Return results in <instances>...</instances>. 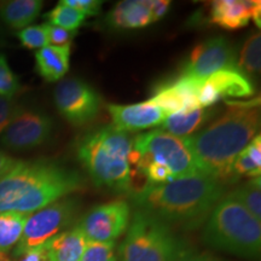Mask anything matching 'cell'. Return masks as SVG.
Returning a JSON list of instances; mask_svg holds the SVG:
<instances>
[{
    "label": "cell",
    "mask_w": 261,
    "mask_h": 261,
    "mask_svg": "<svg viewBox=\"0 0 261 261\" xmlns=\"http://www.w3.org/2000/svg\"><path fill=\"white\" fill-rule=\"evenodd\" d=\"M228 109L200 132L182 138L200 169L221 182L233 181L232 165L260 128V98L227 100Z\"/></svg>",
    "instance_id": "obj_1"
},
{
    "label": "cell",
    "mask_w": 261,
    "mask_h": 261,
    "mask_svg": "<svg viewBox=\"0 0 261 261\" xmlns=\"http://www.w3.org/2000/svg\"><path fill=\"white\" fill-rule=\"evenodd\" d=\"M224 195V182L205 173H197L165 184L146 185L132 194V201L137 210L169 227L195 230L204 224Z\"/></svg>",
    "instance_id": "obj_2"
},
{
    "label": "cell",
    "mask_w": 261,
    "mask_h": 261,
    "mask_svg": "<svg viewBox=\"0 0 261 261\" xmlns=\"http://www.w3.org/2000/svg\"><path fill=\"white\" fill-rule=\"evenodd\" d=\"M83 187V175L58 162L50 160L17 162L0 179V213L32 214Z\"/></svg>",
    "instance_id": "obj_3"
},
{
    "label": "cell",
    "mask_w": 261,
    "mask_h": 261,
    "mask_svg": "<svg viewBox=\"0 0 261 261\" xmlns=\"http://www.w3.org/2000/svg\"><path fill=\"white\" fill-rule=\"evenodd\" d=\"M133 139L128 133L106 126L86 133L77 143V159L99 188L130 192V152Z\"/></svg>",
    "instance_id": "obj_4"
},
{
    "label": "cell",
    "mask_w": 261,
    "mask_h": 261,
    "mask_svg": "<svg viewBox=\"0 0 261 261\" xmlns=\"http://www.w3.org/2000/svg\"><path fill=\"white\" fill-rule=\"evenodd\" d=\"M203 225L202 238L207 246L247 260H260L261 221L231 192L218 201Z\"/></svg>",
    "instance_id": "obj_5"
},
{
    "label": "cell",
    "mask_w": 261,
    "mask_h": 261,
    "mask_svg": "<svg viewBox=\"0 0 261 261\" xmlns=\"http://www.w3.org/2000/svg\"><path fill=\"white\" fill-rule=\"evenodd\" d=\"M182 241L173 228L142 211H136L126 237L117 249L120 261H172Z\"/></svg>",
    "instance_id": "obj_6"
},
{
    "label": "cell",
    "mask_w": 261,
    "mask_h": 261,
    "mask_svg": "<svg viewBox=\"0 0 261 261\" xmlns=\"http://www.w3.org/2000/svg\"><path fill=\"white\" fill-rule=\"evenodd\" d=\"M156 162L165 166L178 179L197 174V168L182 138H178L162 129L140 133L133 139L130 163L133 167Z\"/></svg>",
    "instance_id": "obj_7"
},
{
    "label": "cell",
    "mask_w": 261,
    "mask_h": 261,
    "mask_svg": "<svg viewBox=\"0 0 261 261\" xmlns=\"http://www.w3.org/2000/svg\"><path fill=\"white\" fill-rule=\"evenodd\" d=\"M79 210V200L67 196L32 213L24 225L17 246L15 247L14 256L17 259L28 250L44 246L51 238L63 232L73 224Z\"/></svg>",
    "instance_id": "obj_8"
},
{
    "label": "cell",
    "mask_w": 261,
    "mask_h": 261,
    "mask_svg": "<svg viewBox=\"0 0 261 261\" xmlns=\"http://www.w3.org/2000/svg\"><path fill=\"white\" fill-rule=\"evenodd\" d=\"M55 104L70 125L81 127L96 119L102 107V98L91 85L70 77L55 89Z\"/></svg>",
    "instance_id": "obj_9"
},
{
    "label": "cell",
    "mask_w": 261,
    "mask_h": 261,
    "mask_svg": "<svg viewBox=\"0 0 261 261\" xmlns=\"http://www.w3.org/2000/svg\"><path fill=\"white\" fill-rule=\"evenodd\" d=\"M130 221L128 202L117 200L96 205L84 214L76 226L90 242H115Z\"/></svg>",
    "instance_id": "obj_10"
},
{
    "label": "cell",
    "mask_w": 261,
    "mask_h": 261,
    "mask_svg": "<svg viewBox=\"0 0 261 261\" xmlns=\"http://www.w3.org/2000/svg\"><path fill=\"white\" fill-rule=\"evenodd\" d=\"M236 62L230 41L225 37H214L196 45L182 65L180 75L203 81L219 70L237 68Z\"/></svg>",
    "instance_id": "obj_11"
},
{
    "label": "cell",
    "mask_w": 261,
    "mask_h": 261,
    "mask_svg": "<svg viewBox=\"0 0 261 261\" xmlns=\"http://www.w3.org/2000/svg\"><path fill=\"white\" fill-rule=\"evenodd\" d=\"M54 130V122L46 114L18 112L0 137L2 144L14 151H25L46 143Z\"/></svg>",
    "instance_id": "obj_12"
},
{
    "label": "cell",
    "mask_w": 261,
    "mask_h": 261,
    "mask_svg": "<svg viewBox=\"0 0 261 261\" xmlns=\"http://www.w3.org/2000/svg\"><path fill=\"white\" fill-rule=\"evenodd\" d=\"M255 92L254 85L237 68H228L212 74L203 80L198 92L201 108H211L225 98H248Z\"/></svg>",
    "instance_id": "obj_13"
},
{
    "label": "cell",
    "mask_w": 261,
    "mask_h": 261,
    "mask_svg": "<svg viewBox=\"0 0 261 261\" xmlns=\"http://www.w3.org/2000/svg\"><path fill=\"white\" fill-rule=\"evenodd\" d=\"M202 83V80L180 75L177 79L159 84L148 102L161 108L167 115L198 109L201 108L198 92Z\"/></svg>",
    "instance_id": "obj_14"
},
{
    "label": "cell",
    "mask_w": 261,
    "mask_h": 261,
    "mask_svg": "<svg viewBox=\"0 0 261 261\" xmlns=\"http://www.w3.org/2000/svg\"><path fill=\"white\" fill-rule=\"evenodd\" d=\"M107 108L113 119L114 128L125 133L160 126L167 116L161 108L149 103L148 100L128 106L109 104Z\"/></svg>",
    "instance_id": "obj_15"
},
{
    "label": "cell",
    "mask_w": 261,
    "mask_h": 261,
    "mask_svg": "<svg viewBox=\"0 0 261 261\" xmlns=\"http://www.w3.org/2000/svg\"><path fill=\"white\" fill-rule=\"evenodd\" d=\"M108 24L115 29H139L151 24L150 0H125L117 3L107 16Z\"/></svg>",
    "instance_id": "obj_16"
},
{
    "label": "cell",
    "mask_w": 261,
    "mask_h": 261,
    "mask_svg": "<svg viewBox=\"0 0 261 261\" xmlns=\"http://www.w3.org/2000/svg\"><path fill=\"white\" fill-rule=\"evenodd\" d=\"M86 244V237L75 225L51 238L45 244L47 261H79Z\"/></svg>",
    "instance_id": "obj_17"
},
{
    "label": "cell",
    "mask_w": 261,
    "mask_h": 261,
    "mask_svg": "<svg viewBox=\"0 0 261 261\" xmlns=\"http://www.w3.org/2000/svg\"><path fill=\"white\" fill-rule=\"evenodd\" d=\"M37 70L47 83L61 80L69 70L70 45L65 46H47L35 52Z\"/></svg>",
    "instance_id": "obj_18"
},
{
    "label": "cell",
    "mask_w": 261,
    "mask_h": 261,
    "mask_svg": "<svg viewBox=\"0 0 261 261\" xmlns=\"http://www.w3.org/2000/svg\"><path fill=\"white\" fill-rule=\"evenodd\" d=\"M210 22L226 31L247 27L250 21L247 0H218L211 5Z\"/></svg>",
    "instance_id": "obj_19"
},
{
    "label": "cell",
    "mask_w": 261,
    "mask_h": 261,
    "mask_svg": "<svg viewBox=\"0 0 261 261\" xmlns=\"http://www.w3.org/2000/svg\"><path fill=\"white\" fill-rule=\"evenodd\" d=\"M217 114L215 109H198L190 110V112H181L169 114L162 122V128L169 135L185 138L194 135L197 129H200L205 122H208Z\"/></svg>",
    "instance_id": "obj_20"
},
{
    "label": "cell",
    "mask_w": 261,
    "mask_h": 261,
    "mask_svg": "<svg viewBox=\"0 0 261 261\" xmlns=\"http://www.w3.org/2000/svg\"><path fill=\"white\" fill-rule=\"evenodd\" d=\"M41 9V0H10L0 3V17L10 27L23 29L37 19Z\"/></svg>",
    "instance_id": "obj_21"
},
{
    "label": "cell",
    "mask_w": 261,
    "mask_h": 261,
    "mask_svg": "<svg viewBox=\"0 0 261 261\" xmlns=\"http://www.w3.org/2000/svg\"><path fill=\"white\" fill-rule=\"evenodd\" d=\"M29 215L19 212L0 213V254H6L17 246Z\"/></svg>",
    "instance_id": "obj_22"
},
{
    "label": "cell",
    "mask_w": 261,
    "mask_h": 261,
    "mask_svg": "<svg viewBox=\"0 0 261 261\" xmlns=\"http://www.w3.org/2000/svg\"><path fill=\"white\" fill-rule=\"evenodd\" d=\"M237 69L244 74L259 73L261 68V35L252 32L241 48L236 62Z\"/></svg>",
    "instance_id": "obj_23"
},
{
    "label": "cell",
    "mask_w": 261,
    "mask_h": 261,
    "mask_svg": "<svg viewBox=\"0 0 261 261\" xmlns=\"http://www.w3.org/2000/svg\"><path fill=\"white\" fill-rule=\"evenodd\" d=\"M236 200L243 205L256 220L261 221V180L253 178L242 187L231 191Z\"/></svg>",
    "instance_id": "obj_24"
},
{
    "label": "cell",
    "mask_w": 261,
    "mask_h": 261,
    "mask_svg": "<svg viewBox=\"0 0 261 261\" xmlns=\"http://www.w3.org/2000/svg\"><path fill=\"white\" fill-rule=\"evenodd\" d=\"M84 14L75 10L70 6L65 5L63 2L58 3L55 9L45 15V18L48 21V24L56 25V27L68 29V31H76L85 21Z\"/></svg>",
    "instance_id": "obj_25"
},
{
    "label": "cell",
    "mask_w": 261,
    "mask_h": 261,
    "mask_svg": "<svg viewBox=\"0 0 261 261\" xmlns=\"http://www.w3.org/2000/svg\"><path fill=\"white\" fill-rule=\"evenodd\" d=\"M79 261H117L115 242H90L87 241Z\"/></svg>",
    "instance_id": "obj_26"
},
{
    "label": "cell",
    "mask_w": 261,
    "mask_h": 261,
    "mask_svg": "<svg viewBox=\"0 0 261 261\" xmlns=\"http://www.w3.org/2000/svg\"><path fill=\"white\" fill-rule=\"evenodd\" d=\"M17 38L21 41L22 46L29 50H40L48 45L46 23L41 25H29L21 29L17 33Z\"/></svg>",
    "instance_id": "obj_27"
},
{
    "label": "cell",
    "mask_w": 261,
    "mask_h": 261,
    "mask_svg": "<svg viewBox=\"0 0 261 261\" xmlns=\"http://www.w3.org/2000/svg\"><path fill=\"white\" fill-rule=\"evenodd\" d=\"M21 89L18 77L10 69L8 60L0 54V96L11 98Z\"/></svg>",
    "instance_id": "obj_28"
},
{
    "label": "cell",
    "mask_w": 261,
    "mask_h": 261,
    "mask_svg": "<svg viewBox=\"0 0 261 261\" xmlns=\"http://www.w3.org/2000/svg\"><path fill=\"white\" fill-rule=\"evenodd\" d=\"M261 167L256 166L252 160L249 159L244 150L237 156L232 165V179L236 181L240 177H249V178H259L261 173Z\"/></svg>",
    "instance_id": "obj_29"
},
{
    "label": "cell",
    "mask_w": 261,
    "mask_h": 261,
    "mask_svg": "<svg viewBox=\"0 0 261 261\" xmlns=\"http://www.w3.org/2000/svg\"><path fill=\"white\" fill-rule=\"evenodd\" d=\"M47 28V39L48 42L52 44V46H65L70 45L73 39L76 37L77 31H68L56 25H52L46 23Z\"/></svg>",
    "instance_id": "obj_30"
},
{
    "label": "cell",
    "mask_w": 261,
    "mask_h": 261,
    "mask_svg": "<svg viewBox=\"0 0 261 261\" xmlns=\"http://www.w3.org/2000/svg\"><path fill=\"white\" fill-rule=\"evenodd\" d=\"M63 3L85 16H97L102 9V2L99 0H64Z\"/></svg>",
    "instance_id": "obj_31"
},
{
    "label": "cell",
    "mask_w": 261,
    "mask_h": 261,
    "mask_svg": "<svg viewBox=\"0 0 261 261\" xmlns=\"http://www.w3.org/2000/svg\"><path fill=\"white\" fill-rule=\"evenodd\" d=\"M17 113V108L11 98L0 96V136Z\"/></svg>",
    "instance_id": "obj_32"
},
{
    "label": "cell",
    "mask_w": 261,
    "mask_h": 261,
    "mask_svg": "<svg viewBox=\"0 0 261 261\" xmlns=\"http://www.w3.org/2000/svg\"><path fill=\"white\" fill-rule=\"evenodd\" d=\"M198 256H200V253L197 252V249L182 241L172 261H198Z\"/></svg>",
    "instance_id": "obj_33"
},
{
    "label": "cell",
    "mask_w": 261,
    "mask_h": 261,
    "mask_svg": "<svg viewBox=\"0 0 261 261\" xmlns=\"http://www.w3.org/2000/svg\"><path fill=\"white\" fill-rule=\"evenodd\" d=\"M244 152L249 156V159L255 163L256 166L261 167V137L260 133L254 137V138L250 140V143L246 146L244 149Z\"/></svg>",
    "instance_id": "obj_34"
},
{
    "label": "cell",
    "mask_w": 261,
    "mask_h": 261,
    "mask_svg": "<svg viewBox=\"0 0 261 261\" xmlns=\"http://www.w3.org/2000/svg\"><path fill=\"white\" fill-rule=\"evenodd\" d=\"M171 8V2L168 0H150V11H151L152 21H160L163 18Z\"/></svg>",
    "instance_id": "obj_35"
},
{
    "label": "cell",
    "mask_w": 261,
    "mask_h": 261,
    "mask_svg": "<svg viewBox=\"0 0 261 261\" xmlns=\"http://www.w3.org/2000/svg\"><path fill=\"white\" fill-rule=\"evenodd\" d=\"M17 261H47L46 255V247L40 246L34 248V249L28 250L27 253L22 254L17 257Z\"/></svg>",
    "instance_id": "obj_36"
},
{
    "label": "cell",
    "mask_w": 261,
    "mask_h": 261,
    "mask_svg": "<svg viewBox=\"0 0 261 261\" xmlns=\"http://www.w3.org/2000/svg\"><path fill=\"white\" fill-rule=\"evenodd\" d=\"M17 162L18 161H16L14 158H11V156L6 154V152L0 151V179L4 178L5 175L15 167Z\"/></svg>",
    "instance_id": "obj_37"
},
{
    "label": "cell",
    "mask_w": 261,
    "mask_h": 261,
    "mask_svg": "<svg viewBox=\"0 0 261 261\" xmlns=\"http://www.w3.org/2000/svg\"><path fill=\"white\" fill-rule=\"evenodd\" d=\"M248 6H249L250 18L254 19L257 28L261 25V2L259 0H248Z\"/></svg>",
    "instance_id": "obj_38"
},
{
    "label": "cell",
    "mask_w": 261,
    "mask_h": 261,
    "mask_svg": "<svg viewBox=\"0 0 261 261\" xmlns=\"http://www.w3.org/2000/svg\"><path fill=\"white\" fill-rule=\"evenodd\" d=\"M198 261H226V260L221 259V257L214 255V254L212 253L204 252L200 254V256H198Z\"/></svg>",
    "instance_id": "obj_39"
},
{
    "label": "cell",
    "mask_w": 261,
    "mask_h": 261,
    "mask_svg": "<svg viewBox=\"0 0 261 261\" xmlns=\"http://www.w3.org/2000/svg\"><path fill=\"white\" fill-rule=\"evenodd\" d=\"M0 261H12L6 254H0Z\"/></svg>",
    "instance_id": "obj_40"
}]
</instances>
